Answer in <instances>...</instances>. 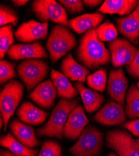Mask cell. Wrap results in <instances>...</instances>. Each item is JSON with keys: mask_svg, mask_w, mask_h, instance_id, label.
<instances>
[{"mask_svg": "<svg viewBox=\"0 0 139 156\" xmlns=\"http://www.w3.org/2000/svg\"><path fill=\"white\" fill-rule=\"evenodd\" d=\"M138 3L137 0H106L98 11L106 14L129 15L136 9Z\"/></svg>", "mask_w": 139, "mask_h": 156, "instance_id": "cell-18", "label": "cell"}, {"mask_svg": "<svg viewBox=\"0 0 139 156\" xmlns=\"http://www.w3.org/2000/svg\"><path fill=\"white\" fill-rule=\"evenodd\" d=\"M82 2L87 6L91 8L96 7L99 6L100 4L104 3L103 1H101V0H99H99H84Z\"/></svg>", "mask_w": 139, "mask_h": 156, "instance_id": "cell-35", "label": "cell"}, {"mask_svg": "<svg viewBox=\"0 0 139 156\" xmlns=\"http://www.w3.org/2000/svg\"><path fill=\"white\" fill-rule=\"evenodd\" d=\"M15 42L13 32L11 25H6L0 29V56L1 59L5 57L12 44Z\"/></svg>", "mask_w": 139, "mask_h": 156, "instance_id": "cell-27", "label": "cell"}, {"mask_svg": "<svg viewBox=\"0 0 139 156\" xmlns=\"http://www.w3.org/2000/svg\"><path fill=\"white\" fill-rule=\"evenodd\" d=\"M76 45L77 41L74 35L62 24L54 26L46 43L50 59L53 62H56Z\"/></svg>", "mask_w": 139, "mask_h": 156, "instance_id": "cell-3", "label": "cell"}, {"mask_svg": "<svg viewBox=\"0 0 139 156\" xmlns=\"http://www.w3.org/2000/svg\"><path fill=\"white\" fill-rule=\"evenodd\" d=\"M7 53L10 59L15 61L23 59L47 58L48 57V54L46 49L38 42L12 45Z\"/></svg>", "mask_w": 139, "mask_h": 156, "instance_id": "cell-14", "label": "cell"}, {"mask_svg": "<svg viewBox=\"0 0 139 156\" xmlns=\"http://www.w3.org/2000/svg\"><path fill=\"white\" fill-rule=\"evenodd\" d=\"M32 9L37 18L43 22L51 21L59 24L69 25L65 8L54 0H36Z\"/></svg>", "mask_w": 139, "mask_h": 156, "instance_id": "cell-8", "label": "cell"}, {"mask_svg": "<svg viewBox=\"0 0 139 156\" xmlns=\"http://www.w3.org/2000/svg\"><path fill=\"white\" fill-rule=\"evenodd\" d=\"M106 146L119 156H139V144L127 131L112 130L106 136Z\"/></svg>", "mask_w": 139, "mask_h": 156, "instance_id": "cell-7", "label": "cell"}, {"mask_svg": "<svg viewBox=\"0 0 139 156\" xmlns=\"http://www.w3.org/2000/svg\"><path fill=\"white\" fill-rule=\"evenodd\" d=\"M9 128L15 137L25 146L33 149L40 146V141L37 139L31 126L15 119L10 123Z\"/></svg>", "mask_w": 139, "mask_h": 156, "instance_id": "cell-17", "label": "cell"}, {"mask_svg": "<svg viewBox=\"0 0 139 156\" xmlns=\"http://www.w3.org/2000/svg\"><path fill=\"white\" fill-rule=\"evenodd\" d=\"M94 119L103 125L114 126L125 122L127 118L123 105L110 101L94 115Z\"/></svg>", "mask_w": 139, "mask_h": 156, "instance_id": "cell-10", "label": "cell"}, {"mask_svg": "<svg viewBox=\"0 0 139 156\" xmlns=\"http://www.w3.org/2000/svg\"><path fill=\"white\" fill-rule=\"evenodd\" d=\"M126 117L132 120L139 119V89L132 84L127 92L125 97Z\"/></svg>", "mask_w": 139, "mask_h": 156, "instance_id": "cell-25", "label": "cell"}, {"mask_svg": "<svg viewBox=\"0 0 139 156\" xmlns=\"http://www.w3.org/2000/svg\"><path fill=\"white\" fill-rule=\"evenodd\" d=\"M75 87L80 94L84 108L87 112L92 113L96 111L105 101V98L103 95L87 88L82 83H75Z\"/></svg>", "mask_w": 139, "mask_h": 156, "instance_id": "cell-22", "label": "cell"}, {"mask_svg": "<svg viewBox=\"0 0 139 156\" xmlns=\"http://www.w3.org/2000/svg\"><path fill=\"white\" fill-rule=\"evenodd\" d=\"M122 127L128 130L134 136L139 137V119L125 122Z\"/></svg>", "mask_w": 139, "mask_h": 156, "instance_id": "cell-34", "label": "cell"}, {"mask_svg": "<svg viewBox=\"0 0 139 156\" xmlns=\"http://www.w3.org/2000/svg\"><path fill=\"white\" fill-rule=\"evenodd\" d=\"M107 156H117L115 153L113 152H110L109 154H108Z\"/></svg>", "mask_w": 139, "mask_h": 156, "instance_id": "cell-38", "label": "cell"}, {"mask_svg": "<svg viewBox=\"0 0 139 156\" xmlns=\"http://www.w3.org/2000/svg\"><path fill=\"white\" fill-rule=\"evenodd\" d=\"M89 122L82 106H77L68 117L63 130V136L71 140L78 139Z\"/></svg>", "mask_w": 139, "mask_h": 156, "instance_id": "cell-13", "label": "cell"}, {"mask_svg": "<svg viewBox=\"0 0 139 156\" xmlns=\"http://www.w3.org/2000/svg\"><path fill=\"white\" fill-rule=\"evenodd\" d=\"M59 2L70 13H79L84 10L83 2L80 0H60Z\"/></svg>", "mask_w": 139, "mask_h": 156, "instance_id": "cell-32", "label": "cell"}, {"mask_svg": "<svg viewBox=\"0 0 139 156\" xmlns=\"http://www.w3.org/2000/svg\"><path fill=\"white\" fill-rule=\"evenodd\" d=\"M112 66L115 68L128 66L136 57L138 49L128 40L117 38L109 43Z\"/></svg>", "mask_w": 139, "mask_h": 156, "instance_id": "cell-9", "label": "cell"}, {"mask_svg": "<svg viewBox=\"0 0 139 156\" xmlns=\"http://www.w3.org/2000/svg\"><path fill=\"white\" fill-rule=\"evenodd\" d=\"M79 100L61 99L53 109L47 122L36 130L39 137L47 136L62 140L63 130L71 111L78 106Z\"/></svg>", "mask_w": 139, "mask_h": 156, "instance_id": "cell-2", "label": "cell"}, {"mask_svg": "<svg viewBox=\"0 0 139 156\" xmlns=\"http://www.w3.org/2000/svg\"><path fill=\"white\" fill-rule=\"evenodd\" d=\"M119 32L128 40L136 43L139 37V3L130 15L116 19Z\"/></svg>", "mask_w": 139, "mask_h": 156, "instance_id": "cell-16", "label": "cell"}, {"mask_svg": "<svg viewBox=\"0 0 139 156\" xmlns=\"http://www.w3.org/2000/svg\"><path fill=\"white\" fill-rule=\"evenodd\" d=\"M128 86V80L122 68L110 71L107 83V92L113 100L123 105Z\"/></svg>", "mask_w": 139, "mask_h": 156, "instance_id": "cell-12", "label": "cell"}, {"mask_svg": "<svg viewBox=\"0 0 139 156\" xmlns=\"http://www.w3.org/2000/svg\"><path fill=\"white\" fill-rule=\"evenodd\" d=\"M48 69V64L37 59L24 60L17 67V72L29 92L47 76Z\"/></svg>", "mask_w": 139, "mask_h": 156, "instance_id": "cell-6", "label": "cell"}, {"mask_svg": "<svg viewBox=\"0 0 139 156\" xmlns=\"http://www.w3.org/2000/svg\"><path fill=\"white\" fill-rule=\"evenodd\" d=\"M0 156H16V155L12 154L9 151L1 150V154H0Z\"/></svg>", "mask_w": 139, "mask_h": 156, "instance_id": "cell-37", "label": "cell"}, {"mask_svg": "<svg viewBox=\"0 0 139 156\" xmlns=\"http://www.w3.org/2000/svg\"><path fill=\"white\" fill-rule=\"evenodd\" d=\"M87 84L92 89L104 92L107 84V71L105 68H100L87 77Z\"/></svg>", "mask_w": 139, "mask_h": 156, "instance_id": "cell-26", "label": "cell"}, {"mask_svg": "<svg viewBox=\"0 0 139 156\" xmlns=\"http://www.w3.org/2000/svg\"><path fill=\"white\" fill-rule=\"evenodd\" d=\"M103 146V133L89 125L84 129L78 140L69 151L73 156H100Z\"/></svg>", "mask_w": 139, "mask_h": 156, "instance_id": "cell-4", "label": "cell"}, {"mask_svg": "<svg viewBox=\"0 0 139 156\" xmlns=\"http://www.w3.org/2000/svg\"><path fill=\"white\" fill-rule=\"evenodd\" d=\"M104 16L100 12L86 13L69 20V27L78 34L85 33L96 28L104 20Z\"/></svg>", "mask_w": 139, "mask_h": 156, "instance_id": "cell-19", "label": "cell"}, {"mask_svg": "<svg viewBox=\"0 0 139 156\" xmlns=\"http://www.w3.org/2000/svg\"><path fill=\"white\" fill-rule=\"evenodd\" d=\"M57 94V90L53 82L48 80L37 84L29 98L40 106L49 109L54 105Z\"/></svg>", "mask_w": 139, "mask_h": 156, "instance_id": "cell-15", "label": "cell"}, {"mask_svg": "<svg viewBox=\"0 0 139 156\" xmlns=\"http://www.w3.org/2000/svg\"><path fill=\"white\" fill-rule=\"evenodd\" d=\"M128 73L135 79H139V49L134 61L126 66Z\"/></svg>", "mask_w": 139, "mask_h": 156, "instance_id": "cell-33", "label": "cell"}, {"mask_svg": "<svg viewBox=\"0 0 139 156\" xmlns=\"http://www.w3.org/2000/svg\"><path fill=\"white\" fill-rule=\"evenodd\" d=\"M15 64L6 60H2L0 62V81L1 84L11 80L16 77L15 70Z\"/></svg>", "mask_w": 139, "mask_h": 156, "instance_id": "cell-30", "label": "cell"}, {"mask_svg": "<svg viewBox=\"0 0 139 156\" xmlns=\"http://www.w3.org/2000/svg\"><path fill=\"white\" fill-rule=\"evenodd\" d=\"M78 60L84 66L94 70L111 61L110 51L98 38L97 28L85 32L81 38L77 49Z\"/></svg>", "mask_w": 139, "mask_h": 156, "instance_id": "cell-1", "label": "cell"}, {"mask_svg": "<svg viewBox=\"0 0 139 156\" xmlns=\"http://www.w3.org/2000/svg\"><path fill=\"white\" fill-rule=\"evenodd\" d=\"M60 145L56 141L46 140L43 142L41 151L37 156H61Z\"/></svg>", "mask_w": 139, "mask_h": 156, "instance_id": "cell-31", "label": "cell"}, {"mask_svg": "<svg viewBox=\"0 0 139 156\" xmlns=\"http://www.w3.org/2000/svg\"><path fill=\"white\" fill-rule=\"evenodd\" d=\"M135 140H136V141L137 142L138 144H139V138H138V139H135Z\"/></svg>", "mask_w": 139, "mask_h": 156, "instance_id": "cell-39", "label": "cell"}, {"mask_svg": "<svg viewBox=\"0 0 139 156\" xmlns=\"http://www.w3.org/2000/svg\"><path fill=\"white\" fill-rule=\"evenodd\" d=\"M61 70L63 74L71 81H77L80 83H84L86 77L90 73L86 68L75 61L70 53L62 60Z\"/></svg>", "mask_w": 139, "mask_h": 156, "instance_id": "cell-21", "label": "cell"}, {"mask_svg": "<svg viewBox=\"0 0 139 156\" xmlns=\"http://www.w3.org/2000/svg\"><path fill=\"white\" fill-rule=\"evenodd\" d=\"M97 34L99 40L101 42H111L117 39V30L111 22L106 21L100 24L97 28Z\"/></svg>", "mask_w": 139, "mask_h": 156, "instance_id": "cell-28", "label": "cell"}, {"mask_svg": "<svg viewBox=\"0 0 139 156\" xmlns=\"http://www.w3.org/2000/svg\"><path fill=\"white\" fill-rule=\"evenodd\" d=\"M0 144L16 156H37L38 153L37 149L27 147L21 144L10 133L1 137Z\"/></svg>", "mask_w": 139, "mask_h": 156, "instance_id": "cell-24", "label": "cell"}, {"mask_svg": "<svg viewBox=\"0 0 139 156\" xmlns=\"http://www.w3.org/2000/svg\"><path fill=\"white\" fill-rule=\"evenodd\" d=\"M50 78L57 90V95L62 99H71L78 94V91L74 87L69 78L54 69L50 72Z\"/></svg>", "mask_w": 139, "mask_h": 156, "instance_id": "cell-23", "label": "cell"}, {"mask_svg": "<svg viewBox=\"0 0 139 156\" xmlns=\"http://www.w3.org/2000/svg\"><path fill=\"white\" fill-rule=\"evenodd\" d=\"M18 21V16L16 11L11 7L2 5L0 6V25L1 27L12 23L16 26Z\"/></svg>", "mask_w": 139, "mask_h": 156, "instance_id": "cell-29", "label": "cell"}, {"mask_svg": "<svg viewBox=\"0 0 139 156\" xmlns=\"http://www.w3.org/2000/svg\"><path fill=\"white\" fill-rule=\"evenodd\" d=\"M48 34V23H40L34 20L23 23L15 32V36L21 42H32L44 40Z\"/></svg>", "mask_w": 139, "mask_h": 156, "instance_id": "cell-11", "label": "cell"}, {"mask_svg": "<svg viewBox=\"0 0 139 156\" xmlns=\"http://www.w3.org/2000/svg\"><path fill=\"white\" fill-rule=\"evenodd\" d=\"M17 115L22 122L31 125H38L46 121L48 113L36 107L31 102L26 101L18 109Z\"/></svg>", "mask_w": 139, "mask_h": 156, "instance_id": "cell-20", "label": "cell"}, {"mask_svg": "<svg viewBox=\"0 0 139 156\" xmlns=\"http://www.w3.org/2000/svg\"><path fill=\"white\" fill-rule=\"evenodd\" d=\"M12 2L16 6H21L26 5L28 1V0H13V1H12Z\"/></svg>", "mask_w": 139, "mask_h": 156, "instance_id": "cell-36", "label": "cell"}, {"mask_svg": "<svg viewBox=\"0 0 139 156\" xmlns=\"http://www.w3.org/2000/svg\"><path fill=\"white\" fill-rule=\"evenodd\" d=\"M137 86L138 87V89H139V81L137 83Z\"/></svg>", "mask_w": 139, "mask_h": 156, "instance_id": "cell-40", "label": "cell"}, {"mask_svg": "<svg viewBox=\"0 0 139 156\" xmlns=\"http://www.w3.org/2000/svg\"><path fill=\"white\" fill-rule=\"evenodd\" d=\"M24 94L23 84L16 80L8 83L0 94V111L4 122V131H6L8 124L19 105Z\"/></svg>", "mask_w": 139, "mask_h": 156, "instance_id": "cell-5", "label": "cell"}]
</instances>
